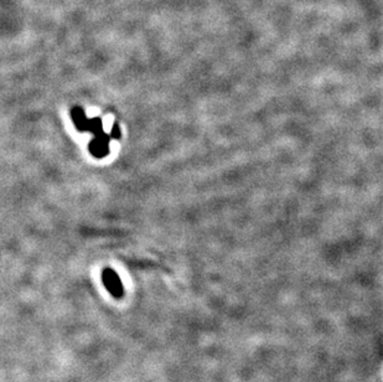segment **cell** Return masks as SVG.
<instances>
[{"mask_svg":"<svg viewBox=\"0 0 383 382\" xmlns=\"http://www.w3.org/2000/svg\"><path fill=\"white\" fill-rule=\"evenodd\" d=\"M71 117H72V121H74L75 126L77 127L78 131L81 132H85L87 131V126H88V119L87 117H86L85 112L82 111V108L77 107V108H74L71 112Z\"/></svg>","mask_w":383,"mask_h":382,"instance_id":"cell-3","label":"cell"},{"mask_svg":"<svg viewBox=\"0 0 383 382\" xmlns=\"http://www.w3.org/2000/svg\"><path fill=\"white\" fill-rule=\"evenodd\" d=\"M87 131H90L91 133H93L94 135L101 134L102 132V122L99 118H93L88 121V126H87Z\"/></svg>","mask_w":383,"mask_h":382,"instance_id":"cell-4","label":"cell"},{"mask_svg":"<svg viewBox=\"0 0 383 382\" xmlns=\"http://www.w3.org/2000/svg\"><path fill=\"white\" fill-rule=\"evenodd\" d=\"M112 137L113 138H118V137H119V129H118L117 126L113 127V129H112Z\"/></svg>","mask_w":383,"mask_h":382,"instance_id":"cell-5","label":"cell"},{"mask_svg":"<svg viewBox=\"0 0 383 382\" xmlns=\"http://www.w3.org/2000/svg\"><path fill=\"white\" fill-rule=\"evenodd\" d=\"M103 282L104 286L107 287V289L109 291V293L114 297L119 298L123 295V286L120 283L119 277H118L117 273L112 269H106L103 272Z\"/></svg>","mask_w":383,"mask_h":382,"instance_id":"cell-1","label":"cell"},{"mask_svg":"<svg viewBox=\"0 0 383 382\" xmlns=\"http://www.w3.org/2000/svg\"><path fill=\"white\" fill-rule=\"evenodd\" d=\"M108 145H109V138L107 137L106 133L102 132L101 134L96 135V138L90 144V150L97 158H103L108 154Z\"/></svg>","mask_w":383,"mask_h":382,"instance_id":"cell-2","label":"cell"}]
</instances>
